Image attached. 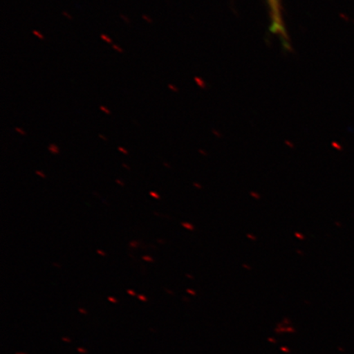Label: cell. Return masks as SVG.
<instances>
[{"label": "cell", "mask_w": 354, "mask_h": 354, "mask_svg": "<svg viewBox=\"0 0 354 354\" xmlns=\"http://www.w3.org/2000/svg\"><path fill=\"white\" fill-rule=\"evenodd\" d=\"M100 39H102V41H104L105 43L113 44L112 38L109 37V35H106L105 33H102L100 35Z\"/></svg>", "instance_id": "obj_1"}, {"label": "cell", "mask_w": 354, "mask_h": 354, "mask_svg": "<svg viewBox=\"0 0 354 354\" xmlns=\"http://www.w3.org/2000/svg\"><path fill=\"white\" fill-rule=\"evenodd\" d=\"M48 150H50V151L54 154H59L60 152L59 147H57L55 144L50 145V146H48Z\"/></svg>", "instance_id": "obj_2"}, {"label": "cell", "mask_w": 354, "mask_h": 354, "mask_svg": "<svg viewBox=\"0 0 354 354\" xmlns=\"http://www.w3.org/2000/svg\"><path fill=\"white\" fill-rule=\"evenodd\" d=\"M32 34L35 35V37H37L39 39H41V41H44L46 37H44V35L41 32H39L37 30H33Z\"/></svg>", "instance_id": "obj_3"}, {"label": "cell", "mask_w": 354, "mask_h": 354, "mask_svg": "<svg viewBox=\"0 0 354 354\" xmlns=\"http://www.w3.org/2000/svg\"><path fill=\"white\" fill-rule=\"evenodd\" d=\"M113 50L119 53V54H123L124 50L121 46H118V44H112Z\"/></svg>", "instance_id": "obj_4"}, {"label": "cell", "mask_w": 354, "mask_h": 354, "mask_svg": "<svg viewBox=\"0 0 354 354\" xmlns=\"http://www.w3.org/2000/svg\"><path fill=\"white\" fill-rule=\"evenodd\" d=\"M100 110L101 111V112H103L105 114H107V115L112 114V112H111L110 109L109 108L106 107L105 105H100Z\"/></svg>", "instance_id": "obj_5"}, {"label": "cell", "mask_w": 354, "mask_h": 354, "mask_svg": "<svg viewBox=\"0 0 354 354\" xmlns=\"http://www.w3.org/2000/svg\"><path fill=\"white\" fill-rule=\"evenodd\" d=\"M120 19L124 22H125V24H131V20L130 19V17H127L125 15H123V13H122V15H120Z\"/></svg>", "instance_id": "obj_6"}, {"label": "cell", "mask_w": 354, "mask_h": 354, "mask_svg": "<svg viewBox=\"0 0 354 354\" xmlns=\"http://www.w3.org/2000/svg\"><path fill=\"white\" fill-rule=\"evenodd\" d=\"M142 19L145 21V22H147L148 24H152L153 21V19H151V17H149V15H142Z\"/></svg>", "instance_id": "obj_7"}, {"label": "cell", "mask_w": 354, "mask_h": 354, "mask_svg": "<svg viewBox=\"0 0 354 354\" xmlns=\"http://www.w3.org/2000/svg\"><path fill=\"white\" fill-rule=\"evenodd\" d=\"M62 15H63V16L65 17L66 19H68V20L74 19V17L72 15H71L68 12L63 11V12H62Z\"/></svg>", "instance_id": "obj_8"}, {"label": "cell", "mask_w": 354, "mask_h": 354, "mask_svg": "<svg viewBox=\"0 0 354 354\" xmlns=\"http://www.w3.org/2000/svg\"><path fill=\"white\" fill-rule=\"evenodd\" d=\"M15 131L17 133H19L20 135H22V136L26 135V132L24 129H21V128H20V127H16Z\"/></svg>", "instance_id": "obj_9"}, {"label": "cell", "mask_w": 354, "mask_h": 354, "mask_svg": "<svg viewBox=\"0 0 354 354\" xmlns=\"http://www.w3.org/2000/svg\"><path fill=\"white\" fill-rule=\"evenodd\" d=\"M119 151L122 152L124 154H128L127 150L125 149H123L122 147H118Z\"/></svg>", "instance_id": "obj_10"}, {"label": "cell", "mask_w": 354, "mask_h": 354, "mask_svg": "<svg viewBox=\"0 0 354 354\" xmlns=\"http://www.w3.org/2000/svg\"><path fill=\"white\" fill-rule=\"evenodd\" d=\"M143 259L145 261H149V262H153V259L148 256L143 257Z\"/></svg>", "instance_id": "obj_11"}, {"label": "cell", "mask_w": 354, "mask_h": 354, "mask_svg": "<svg viewBox=\"0 0 354 354\" xmlns=\"http://www.w3.org/2000/svg\"><path fill=\"white\" fill-rule=\"evenodd\" d=\"M150 196H153L155 198H159L158 194L154 192H150Z\"/></svg>", "instance_id": "obj_12"}, {"label": "cell", "mask_w": 354, "mask_h": 354, "mask_svg": "<svg viewBox=\"0 0 354 354\" xmlns=\"http://www.w3.org/2000/svg\"><path fill=\"white\" fill-rule=\"evenodd\" d=\"M35 174H37V175L39 176H41L42 177V178H46V176H44L42 172L41 171H37V172H35Z\"/></svg>", "instance_id": "obj_13"}, {"label": "cell", "mask_w": 354, "mask_h": 354, "mask_svg": "<svg viewBox=\"0 0 354 354\" xmlns=\"http://www.w3.org/2000/svg\"><path fill=\"white\" fill-rule=\"evenodd\" d=\"M99 137H100V138H101V139H102V140H105V141H107V140H108V139H107V138H106V137H105V136H104L103 135L100 134V135H99Z\"/></svg>", "instance_id": "obj_14"}, {"label": "cell", "mask_w": 354, "mask_h": 354, "mask_svg": "<svg viewBox=\"0 0 354 354\" xmlns=\"http://www.w3.org/2000/svg\"><path fill=\"white\" fill-rule=\"evenodd\" d=\"M127 293L132 295V296H135L136 294L134 293V292H133L132 290H128L127 291Z\"/></svg>", "instance_id": "obj_15"}, {"label": "cell", "mask_w": 354, "mask_h": 354, "mask_svg": "<svg viewBox=\"0 0 354 354\" xmlns=\"http://www.w3.org/2000/svg\"><path fill=\"white\" fill-rule=\"evenodd\" d=\"M141 300H143V301H146L147 299H146V298L145 297V296L143 295H139V297H138Z\"/></svg>", "instance_id": "obj_16"}, {"label": "cell", "mask_w": 354, "mask_h": 354, "mask_svg": "<svg viewBox=\"0 0 354 354\" xmlns=\"http://www.w3.org/2000/svg\"><path fill=\"white\" fill-rule=\"evenodd\" d=\"M109 300L111 301V302H113V303H117V300L116 299H114L113 298H111L109 297Z\"/></svg>", "instance_id": "obj_17"}, {"label": "cell", "mask_w": 354, "mask_h": 354, "mask_svg": "<svg viewBox=\"0 0 354 354\" xmlns=\"http://www.w3.org/2000/svg\"><path fill=\"white\" fill-rule=\"evenodd\" d=\"M116 181H117V183H118L119 185H121L122 187H124V184L122 183L120 180H117Z\"/></svg>", "instance_id": "obj_18"}, {"label": "cell", "mask_w": 354, "mask_h": 354, "mask_svg": "<svg viewBox=\"0 0 354 354\" xmlns=\"http://www.w3.org/2000/svg\"><path fill=\"white\" fill-rule=\"evenodd\" d=\"M97 252H98V254H101L102 256H105V254L103 253V252H101L100 250H98Z\"/></svg>", "instance_id": "obj_19"}, {"label": "cell", "mask_w": 354, "mask_h": 354, "mask_svg": "<svg viewBox=\"0 0 354 354\" xmlns=\"http://www.w3.org/2000/svg\"><path fill=\"white\" fill-rule=\"evenodd\" d=\"M17 354H20V353H17ZM21 354H24V353H21Z\"/></svg>", "instance_id": "obj_20"}]
</instances>
